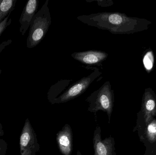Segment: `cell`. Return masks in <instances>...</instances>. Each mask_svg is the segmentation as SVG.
<instances>
[{"label":"cell","instance_id":"1","mask_svg":"<svg viewBox=\"0 0 156 155\" xmlns=\"http://www.w3.org/2000/svg\"><path fill=\"white\" fill-rule=\"evenodd\" d=\"M77 19L89 26L107 30L113 34H131L147 30L152 22L145 18L130 17L118 12L82 15Z\"/></svg>","mask_w":156,"mask_h":155},{"label":"cell","instance_id":"2","mask_svg":"<svg viewBox=\"0 0 156 155\" xmlns=\"http://www.w3.org/2000/svg\"><path fill=\"white\" fill-rule=\"evenodd\" d=\"M46 0L42 7L37 11L32 20L27 40V47L33 48L39 44L44 39L51 25V15Z\"/></svg>","mask_w":156,"mask_h":155},{"label":"cell","instance_id":"3","mask_svg":"<svg viewBox=\"0 0 156 155\" xmlns=\"http://www.w3.org/2000/svg\"><path fill=\"white\" fill-rule=\"evenodd\" d=\"M89 103L88 111L96 113L102 111L107 114L110 123L115 102L114 90L109 81H106L98 90L93 92L85 99Z\"/></svg>","mask_w":156,"mask_h":155},{"label":"cell","instance_id":"4","mask_svg":"<svg viewBox=\"0 0 156 155\" xmlns=\"http://www.w3.org/2000/svg\"><path fill=\"white\" fill-rule=\"evenodd\" d=\"M156 116V94L151 87L145 89L142 97L141 110L137 113L136 126L133 132L143 130Z\"/></svg>","mask_w":156,"mask_h":155},{"label":"cell","instance_id":"5","mask_svg":"<svg viewBox=\"0 0 156 155\" xmlns=\"http://www.w3.org/2000/svg\"><path fill=\"white\" fill-rule=\"evenodd\" d=\"M102 74L99 69L94 68L93 72L71 85L62 94L51 102V104L67 103L80 96L89 88L92 83Z\"/></svg>","mask_w":156,"mask_h":155},{"label":"cell","instance_id":"6","mask_svg":"<svg viewBox=\"0 0 156 155\" xmlns=\"http://www.w3.org/2000/svg\"><path fill=\"white\" fill-rule=\"evenodd\" d=\"M20 155H37L40 151L36 133L27 118L19 138Z\"/></svg>","mask_w":156,"mask_h":155},{"label":"cell","instance_id":"7","mask_svg":"<svg viewBox=\"0 0 156 155\" xmlns=\"http://www.w3.org/2000/svg\"><path fill=\"white\" fill-rule=\"evenodd\" d=\"M93 143L94 155H116L114 138L110 136L102 140L101 128L99 126L94 130Z\"/></svg>","mask_w":156,"mask_h":155},{"label":"cell","instance_id":"8","mask_svg":"<svg viewBox=\"0 0 156 155\" xmlns=\"http://www.w3.org/2000/svg\"><path fill=\"white\" fill-rule=\"evenodd\" d=\"M139 140L145 147L144 155H156V118H154L142 131H137Z\"/></svg>","mask_w":156,"mask_h":155},{"label":"cell","instance_id":"9","mask_svg":"<svg viewBox=\"0 0 156 155\" xmlns=\"http://www.w3.org/2000/svg\"><path fill=\"white\" fill-rule=\"evenodd\" d=\"M71 56L78 62L87 66H102V63L107 59L108 54L100 50H89L76 52Z\"/></svg>","mask_w":156,"mask_h":155},{"label":"cell","instance_id":"10","mask_svg":"<svg viewBox=\"0 0 156 155\" xmlns=\"http://www.w3.org/2000/svg\"><path fill=\"white\" fill-rule=\"evenodd\" d=\"M59 152L63 155H71L73 150V132L68 124L65 125L56 135Z\"/></svg>","mask_w":156,"mask_h":155},{"label":"cell","instance_id":"11","mask_svg":"<svg viewBox=\"0 0 156 155\" xmlns=\"http://www.w3.org/2000/svg\"><path fill=\"white\" fill-rule=\"evenodd\" d=\"M38 5L39 1L37 0H29L24 7L19 20V31L22 35H24L30 27L32 20L37 12Z\"/></svg>","mask_w":156,"mask_h":155},{"label":"cell","instance_id":"12","mask_svg":"<svg viewBox=\"0 0 156 155\" xmlns=\"http://www.w3.org/2000/svg\"><path fill=\"white\" fill-rule=\"evenodd\" d=\"M73 81L72 80H61L50 87L47 93L48 102H51L64 93L69 85Z\"/></svg>","mask_w":156,"mask_h":155},{"label":"cell","instance_id":"13","mask_svg":"<svg viewBox=\"0 0 156 155\" xmlns=\"http://www.w3.org/2000/svg\"><path fill=\"white\" fill-rule=\"evenodd\" d=\"M16 0H0V23L14 9Z\"/></svg>","mask_w":156,"mask_h":155},{"label":"cell","instance_id":"14","mask_svg":"<svg viewBox=\"0 0 156 155\" xmlns=\"http://www.w3.org/2000/svg\"><path fill=\"white\" fill-rule=\"evenodd\" d=\"M154 57L153 51L150 48L145 52L143 58V63L145 69L148 73H150L154 68Z\"/></svg>","mask_w":156,"mask_h":155},{"label":"cell","instance_id":"15","mask_svg":"<svg viewBox=\"0 0 156 155\" xmlns=\"http://www.w3.org/2000/svg\"><path fill=\"white\" fill-rule=\"evenodd\" d=\"M86 2L88 3L96 2L97 5L101 7H109L114 4L112 0H86Z\"/></svg>","mask_w":156,"mask_h":155},{"label":"cell","instance_id":"16","mask_svg":"<svg viewBox=\"0 0 156 155\" xmlns=\"http://www.w3.org/2000/svg\"><path fill=\"white\" fill-rule=\"evenodd\" d=\"M10 15L5 17L1 23H0V36L3 33L6 28L11 24L12 20L11 18L9 19Z\"/></svg>","mask_w":156,"mask_h":155},{"label":"cell","instance_id":"17","mask_svg":"<svg viewBox=\"0 0 156 155\" xmlns=\"http://www.w3.org/2000/svg\"><path fill=\"white\" fill-rule=\"evenodd\" d=\"M8 145L5 140L0 139V155H5L8 149Z\"/></svg>","mask_w":156,"mask_h":155},{"label":"cell","instance_id":"18","mask_svg":"<svg viewBox=\"0 0 156 155\" xmlns=\"http://www.w3.org/2000/svg\"><path fill=\"white\" fill-rule=\"evenodd\" d=\"M12 43V40H11V39H9V40L4 41L3 42H2L0 44V55H1V53L3 51L4 49L6 46L11 44ZM1 73H2V70H1V68H0V75L1 74Z\"/></svg>","mask_w":156,"mask_h":155},{"label":"cell","instance_id":"19","mask_svg":"<svg viewBox=\"0 0 156 155\" xmlns=\"http://www.w3.org/2000/svg\"><path fill=\"white\" fill-rule=\"evenodd\" d=\"M4 135V132L3 129V126L1 123H0V136H3Z\"/></svg>","mask_w":156,"mask_h":155},{"label":"cell","instance_id":"20","mask_svg":"<svg viewBox=\"0 0 156 155\" xmlns=\"http://www.w3.org/2000/svg\"><path fill=\"white\" fill-rule=\"evenodd\" d=\"M76 155H82L81 153L80 152V151H77V152Z\"/></svg>","mask_w":156,"mask_h":155}]
</instances>
